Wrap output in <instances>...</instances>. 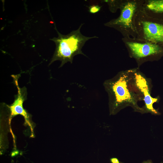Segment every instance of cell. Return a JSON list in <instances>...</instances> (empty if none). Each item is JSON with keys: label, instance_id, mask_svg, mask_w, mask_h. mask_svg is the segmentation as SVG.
Returning a JSON list of instances; mask_svg holds the SVG:
<instances>
[{"label": "cell", "instance_id": "5b68a950", "mask_svg": "<svg viewBox=\"0 0 163 163\" xmlns=\"http://www.w3.org/2000/svg\"><path fill=\"white\" fill-rule=\"evenodd\" d=\"M130 56L140 63L163 54V46L137 38L123 37Z\"/></svg>", "mask_w": 163, "mask_h": 163}, {"label": "cell", "instance_id": "9c48e42d", "mask_svg": "<svg viewBox=\"0 0 163 163\" xmlns=\"http://www.w3.org/2000/svg\"><path fill=\"white\" fill-rule=\"evenodd\" d=\"M123 0H104L108 5L109 9L112 12H115L118 9H119Z\"/></svg>", "mask_w": 163, "mask_h": 163}, {"label": "cell", "instance_id": "ba28073f", "mask_svg": "<svg viewBox=\"0 0 163 163\" xmlns=\"http://www.w3.org/2000/svg\"><path fill=\"white\" fill-rule=\"evenodd\" d=\"M142 9L151 16L163 19V0H145Z\"/></svg>", "mask_w": 163, "mask_h": 163}, {"label": "cell", "instance_id": "7a4b0ae2", "mask_svg": "<svg viewBox=\"0 0 163 163\" xmlns=\"http://www.w3.org/2000/svg\"><path fill=\"white\" fill-rule=\"evenodd\" d=\"M145 0H123L119 8L120 15L105 23L106 27L119 31L123 37L136 38L135 18Z\"/></svg>", "mask_w": 163, "mask_h": 163}, {"label": "cell", "instance_id": "277c9868", "mask_svg": "<svg viewBox=\"0 0 163 163\" xmlns=\"http://www.w3.org/2000/svg\"><path fill=\"white\" fill-rule=\"evenodd\" d=\"M136 38L163 46V19L152 17L142 8L135 18Z\"/></svg>", "mask_w": 163, "mask_h": 163}, {"label": "cell", "instance_id": "6da1fadb", "mask_svg": "<svg viewBox=\"0 0 163 163\" xmlns=\"http://www.w3.org/2000/svg\"><path fill=\"white\" fill-rule=\"evenodd\" d=\"M83 24H81L77 30L67 35L61 34L56 29L58 36L51 39L55 43L56 48L50 64L56 60H59L61 62L59 67H62L68 62L72 63L74 56L77 55L86 56L82 51V47L89 40L98 37H87L82 35L80 30Z\"/></svg>", "mask_w": 163, "mask_h": 163}, {"label": "cell", "instance_id": "8fae6325", "mask_svg": "<svg viewBox=\"0 0 163 163\" xmlns=\"http://www.w3.org/2000/svg\"><path fill=\"white\" fill-rule=\"evenodd\" d=\"M112 163H120L118 159L116 158H112L110 159Z\"/></svg>", "mask_w": 163, "mask_h": 163}, {"label": "cell", "instance_id": "8992f818", "mask_svg": "<svg viewBox=\"0 0 163 163\" xmlns=\"http://www.w3.org/2000/svg\"><path fill=\"white\" fill-rule=\"evenodd\" d=\"M17 81L15 79V82L18 89V94L15 96L13 103L8 106L10 111V118L18 115L22 116L24 118L26 123L28 125L32 130V127L30 121V115L23 107V102L27 98L26 89L25 87L20 88Z\"/></svg>", "mask_w": 163, "mask_h": 163}, {"label": "cell", "instance_id": "30bf717a", "mask_svg": "<svg viewBox=\"0 0 163 163\" xmlns=\"http://www.w3.org/2000/svg\"><path fill=\"white\" fill-rule=\"evenodd\" d=\"M101 6L99 5H93L89 7V11L91 14H95L99 12Z\"/></svg>", "mask_w": 163, "mask_h": 163}, {"label": "cell", "instance_id": "3957f363", "mask_svg": "<svg viewBox=\"0 0 163 163\" xmlns=\"http://www.w3.org/2000/svg\"><path fill=\"white\" fill-rule=\"evenodd\" d=\"M110 96L109 108L110 114H115L125 106L131 105L136 110L145 111L139 107L133 98L127 88L126 77L117 76L113 79L106 81L104 84Z\"/></svg>", "mask_w": 163, "mask_h": 163}, {"label": "cell", "instance_id": "52a82bcc", "mask_svg": "<svg viewBox=\"0 0 163 163\" xmlns=\"http://www.w3.org/2000/svg\"><path fill=\"white\" fill-rule=\"evenodd\" d=\"M135 74L136 83L138 88L144 95V100L146 110L154 114L158 113L157 111L153 106V103L157 101L158 99L151 97L147 82L145 78L140 74Z\"/></svg>", "mask_w": 163, "mask_h": 163}, {"label": "cell", "instance_id": "7c38bea8", "mask_svg": "<svg viewBox=\"0 0 163 163\" xmlns=\"http://www.w3.org/2000/svg\"><path fill=\"white\" fill-rule=\"evenodd\" d=\"M143 163H151V162L149 161H147Z\"/></svg>", "mask_w": 163, "mask_h": 163}]
</instances>
